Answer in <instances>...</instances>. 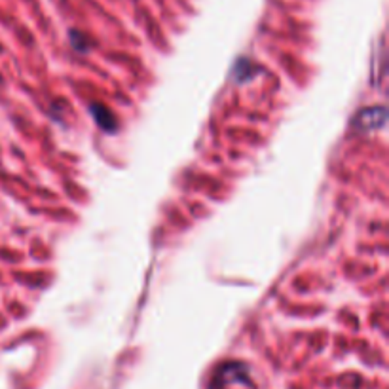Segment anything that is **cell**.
<instances>
[{
  "label": "cell",
  "mask_w": 389,
  "mask_h": 389,
  "mask_svg": "<svg viewBox=\"0 0 389 389\" xmlns=\"http://www.w3.org/2000/svg\"><path fill=\"white\" fill-rule=\"evenodd\" d=\"M91 113L95 114V118H97V124H99L103 130L113 131L114 128H116V124H114V116L111 114V111H108V108H105L103 105L91 106Z\"/></svg>",
  "instance_id": "6da1fadb"
}]
</instances>
